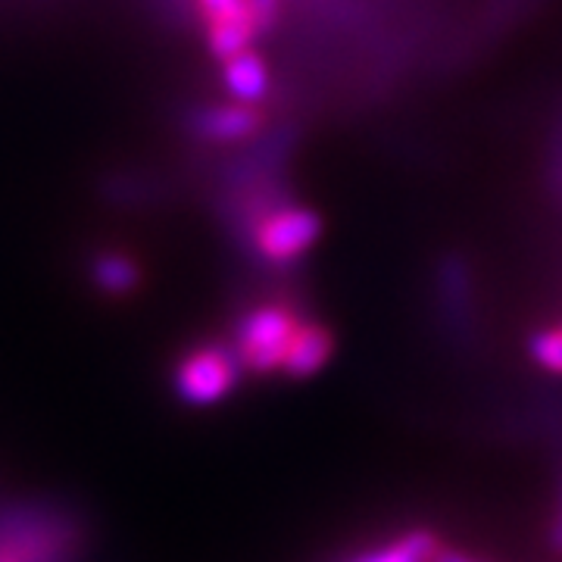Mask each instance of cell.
<instances>
[{
    "instance_id": "obj_1",
    "label": "cell",
    "mask_w": 562,
    "mask_h": 562,
    "mask_svg": "<svg viewBox=\"0 0 562 562\" xmlns=\"http://www.w3.org/2000/svg\"><path fill=\"white\" fill-rule=\"evenodd\" d=\"M81 531L72 513L50 503L0 509V557L13 562H76Z\"/></svg>"
},
{
    "instance_id": "obj_2",
    "label": "cell",
    "mask_w": 562,
    "mask_h": 562,
    "mask_svg": "<svg viewBox=\"0 0 562 562\" xmlns=\"http://www.w3.org/2000/svg\"><path fill=\"white\" fill-rule=\"evenodd\" d=\"M241 360L235 353V347H222V344H203L188 350L172 372V387L176 397L184 406H216L222 403L241 379Z\"/></svg>"
},
{
    "instance_id": "obj_3",
    "label": "cell",
    "mask_w": 562,
    "mask_h": 562,
    "mask_svg": "<svg viewBox=\"0 0 562 562\" xmlns=\"http://www.w3.org/2000/svg\"><path fill=\"white\" fill-rule=\"evenodd\" d=\"M297 325L301 319L276 303L250 310L235 328V353L244 369H250L257 375H269V372L281 369Z\"/></svg>"
},
{
    "instance_id": "obj_4",
    "label": "cell",
    "mask_w": 562,
    "mask_h": 562,
    "mask_svg": "<svg viewBox=\"0 0 562 562\" xmlns=\"http://www.w3.org/2000/svg\"><path fill=\"white\" fill-rule=\"evenodd\" d=\"M322 220L313 210L303 206H284L269 213L266 220L257 225V250L269 262H291L303 257L313 244L319 241Z\"/></svg>"
},
{
    "instance_id": "obj_5",
    "label": "cell",
    "mask_w": 562,
    "mask_h": 562,
    "mask_svg": "<svg viewBox=\"0 0 562 562\" xmlns=\"http://www.w3.org/2000/svg\"><path fill=\"white\" fill-rule=\"evenodd\" d=\"M206 13V35H210V50L228 60L250 47V38L257 35V20L247 7V0H198Z\"/></svg>"
},
{
    "instance_id": "obj_6",
    "label": "cell",
    "mask_w": 562,
    "mask_h": 562,
    "mask_svg": "<svg viewBox=\"0 0 562 562\" xmlns=\"http://www.w3.org/2000/svg\"><path fill=\"white\" fill-rule=\"evenodd\" d=\"M331 357V335L316 322H301L294 338L288 344V353L281 362V372L291 379H310Z\"/></svg>"
},
{
    "instance_id": "obj_7",
    "label": "cell",
    "mask_w": 562,
    "mask_h": 562,
    "mask_svg": "<svg viewBox=\"0 0 562 562\" xmlns=\"http://www.w3.org/2000/svg\"><path fill=\"white\" fill-rule=\"evenodd\" d=\"M225 69H222V81L232 94L235 103H260L269 91V72H266V63L250 54V50H241L235 57H228Z\"/></svg>"
},
{
    "instance_id": "obj_8",
    "label": "cell",
    "mask_w": 562,
    "mask_h": 562,
    "mask_svg": "<svg viewBox=\"0 0 562 562\" xmlns=\"http://www.w3.org/2000/svg\"><path fill=\"white\" fill-rule=\"evenodd\" d=\"M260 113L254 110V103H228V106L206 110L198 128L213 140H238L250 138L260 128Z\"/></svg>"
},
{
    "instance_id": "obj_9",
    "label": "cell",
    "mask_w": 562,
    "mask_h": 562,
    "mask_svg": "<svg viewBox=\"0 0 562 562\" xmlns=\"http://www.w3.org/2000/svg\"><path fill=\"white\" fill-rule=\"evenodd\" d=\"M91 279L110 297H125L140 284L138 262L120 250H103L101 257L91 262Z\"/></svg>"
},
{
    "instance_id": "obj_10",
    "label": "cell",
    "mask_w": 562,
    "mask_h": 562,
    "mask_svg": "<svg viewBox=\"0 0 562 562\" xmlns=\"http://www.w3.org/2000/svg\"><path fill=\"white\" fill-rule=\"evenodd\" d=\"M438 553V538L431 531H409L397 541L384 543L379 550H369L350 562H431Z\"/></svg>"
},
{
    "instance_id": "obj_11",
    "label": "cell",
    "mask_w": 562,
    "mask_h": 562,
    "mask_svg": "<svg viewBox=\"0 0 562 562\" xmlns=\"http://www.w3.org/2000/svg\"><path fill=\"white\" fill-rule=\"evenodd\" d=\"M528 350H531V357L535 362L547 369V372H553V375H562V328H543L538 331L531 344H528Z\"/></svg>"
},
{
    "instance_id": "obj_12",
    "label": "cell",
    "mask_w": 562,
    "mask_h": 562,
    "mask_svg": "<svg viewBox=\"0 0 562 562\" xmlns=\"http://www.w3.org/2000/svg\"><path fill=\"white\" fill-rule=\"evenodd\" d=\"M247 7H250V13H254V20L257 25H269L272 20V13H276V0H247Z\"/></svg>"
},
{
    "instance_id": "obj_13",
    "label": "cell",
    "mask_w": 562,
    "mask_h": 562,
    "mask_svg": "<svg viewBox=\"0 0 562 562\" xmlns=\"http://www.w3.org/2000/svg\"><path fill=\"white\" fill-rule=\"evenodd\" d=\"M431 562H475V560H469V557L460 553V550H441V547H438V553H435V560Z\"/></svg>"
},
{
    "instance_id": "obj_14",
    "label": "cell",
    "mask_w": 562,
    "mask_h": 562,
    "mask_svg": "<svg viewBox=\"0 0 562 562\" xmlns=\"http://www.w3.org/2000/svg\"><path fill=\"white\" fill-rule=\"evenodd\" d=\"M550 543H553V547L562 553V501H560V516H557V522H553V528H550Z\"/></svg>"
},
{
    "instance_id": "obj_15",
    "label": "cell",
    "mask_w": 562,
    "mask_h": 562,
    "mask_svg": "<svg viewBox=\"0 0 562 562\" xmlns=\"http://www.w3.org/2000/svg\"><path fill=\"white\" fill-rule=\"evenodd\" d=\"M0 562H13V560H7V557H0Z\"/></svg>"
}]
</instances>
